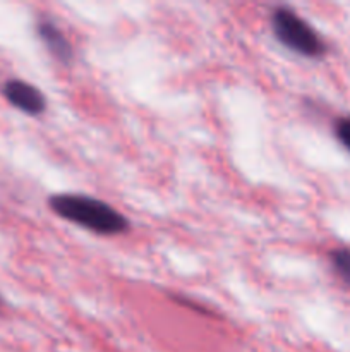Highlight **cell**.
I'll list each match as a JSON object with an SVG mask.
<instances>
[{
	"label": "cell",
	"mask_w": 350,
	"mask_h": 352,
	"mask_svg": "<svg viewBox=\"0 0 350 352\" xmlns=\"http://www.w3.org/2000/svg\"><path fill=\"white\" fill-rule=\"evenodd\" d=\"M48 206L65 222L74 223L96 236H120L130 229L129 219L110 203L86 195L60 192L48 198Z\"/></svg>",
	"instance_id": "1"
},
{
	"label": "cell",
	"mask_w": 350,
	"mask_h": 352,
	"mask_svg": "<svg viewBox=\"0 0 350 352\" xmlns=\"http://www.w3.org/2000/svg\"><path fill=\"white\" fill-rule=\"evenodd\" d=\"M270 24L273 36L287 50L311 60L326 55L328 47L321 34L290 7H275L270 16Z\"/></svg>",
	"instance_id": "2"
},
{
	"label": "cell",
	"mask_w": 350,
	"mask_h": 352,
	"mask_svg": "<svg viewBox=\"0 0 350 352\" xmlns=\"http://www.w3.org/2000/svg\"><path fill=\"white\" fill-rule=\"evenodd\" d=\"M2 95L14 109L31 117L45 113L48 105L47 98L40 88L19 78L7 79L2 86Z\"/></svg>",
	"instance_id": "3"
},
{
	"label": "cell",
	"mask_w": 350,
	"mask_h": 352,
	"mask_svg": "<svg viewBox=\"0 0 350 352\" xmlns=\"http://www.w3.org/2000/svg\"><path fill=\"white\" fill-rule=\"evenodd\" d=\"M36 36L47 48L48 54L62 65H71L74 60V47L65 36L62 28L48 17H41L36 23Z\"/></svg>",
	"instance_id": "4"
},
{
	"label": "cell",
	"mask_w": 350,
	"mask_h": 352,
	"mask_svg": "<svg viewBox=\"0 0 350 352\" xmlns=\"http://www.w3.org/2000/svg\"><path fill=\"white\" fill-rule=\"evenodd\" d=\"M329 263L336 277L350 289V246H340L329 253Z\"/></svg>",
	"instance_id": "5"
},
{
	"label": "cell",
	"mask_w": 350,
	"mask_h": 352,
	"mask_svg": "<svg viewBox=\"0 0 350 352\" xmlns=\"http://www.w3.org/2000/svg\"><path fill=\"white\" fill-rule=\"evenodd\" d=\"M333 133L336 141L350 153V116L338 117L333 124Z\"/></svg>",
	"instance_id": "6"
},
{
	"label": "cell",
	"mask_w": 350,
	"mask_h": 352,
	"mask_svg": "<svg viewBox=\"0 0 350 352\" xmlns=\"http://www.w3.org/2000/svg\"><path fill=\"white\" fill-rule=\"evenodd\" d=\"M2 305H3V301H2V298H0V308H2Z\"/></svg>",
	"instance_id": "7"
}]
</instances>
